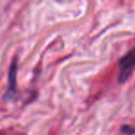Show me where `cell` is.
Returning a JSON list of instances; mask_svg holds the SVG:
<instances>
[{"label":"cell","instance_id":"1","mask_svg":"<svg viewBox=\"0 0 135 135\" xmlns=\"http://www.w3.org/2000/svg\"><path fill=\"white\" fill-rule=\"evenodd\" d=\"M118 83L123 84L129 80L135 69V46L124 55L118 61Z\"/></svg>","mask_w":135,"mask_h":135},{"label":"cell","instance_id":"2","mask_svg":"<svg viewBox=\"0 0 135 135\" xmlns=\"http://www.w3.org/2000/svg\"><path fill=\"white\" fill-rule=\"evenodd\" d=\"M17 70H18V67H17V61L14 60L12 62V65L10 67L9 70V74H8V88L6 94V97L10 99L12 98L16 94V81H17Z\"/></svg>","mask_w":135,"mask_h":135},{"label":"cell","instance_id":"3","mask_svg":"<svg viewBox=\"0 0 135 135\" xmlns=\"http://www.w3.org/2000/svg\"><path fill=\"white\" fill-rule=\"evenodd\" d=\"M120 131L123 133H126V134H132V133H135V129L131 126H122L120 128Z\"/></svg>","mask_w":135,"mask_h":135}]
</instances>
